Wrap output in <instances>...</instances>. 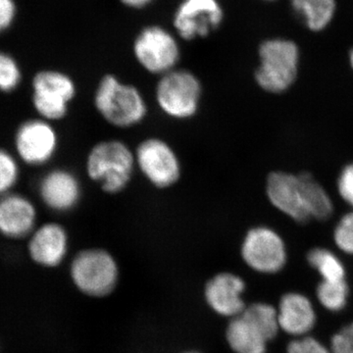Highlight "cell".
<instances>
[{"label": "cell", "mask_w": 353, "mask_h": 353, "mask_svg": "<svg viewBox=\"0 0 353 353\" xmlns=\"http://www.w3.org/2000/svg\"><path fill=\"white\" fill-rule=\"evenodd\" d=\"M259 66L255 81L271 94H281L296 82L301 63V48L292 39H265L259 48Z\"/></svg>", "instance_id": "6da1fadb"}, {"label": "cell", "mask_w": 353, "mask_h": 353, "mask_svg": "<svg viewBox=\"0 0 353 353\" xmlns=\"http://www.w3.org/2000/svg\"><path fill=\"white\" fill-rule=\"evenodd\" d=\"M94 104L102 117L116 127H131L145 118L146 105L132 85L121 83L116 77L101 79L95 92Z\"/></svg>", "instance_id": "7a4b0ae2"}, {"label": "cell", "mask_w": 353, "mask_h": 353, "mask_svg": "<svg viewBox=\"0 0 353 353\" xmlns=\"http://www.w3.org/2000/svg\"><path fill=\"white\" fill-rule=\"evenodd\" d=\"M134 164V155L125 143L103 141L88 153L87 171L92 181L101 183L103 190L116 194L131 180Z\"/></svg>", "instance_id": "3957f363"}, {"label": "cell", "mask_w": 353, "mask_h": 353, "mask_svg": "<svg viewBox=\"0 0 353 353\" xmlns=\"http://www.w3.org/2000/svg\"><path fill=\"white\" fill-rule=\"evenodd\" d=\"M76 92L75 83L63 72L57 70L38 72L32 78L31 97L37 117L51 123L64 119Z\"/></svg>", "instance_id": "277c9868"}, {"label": "cell", "mask_w": 353, "mask_h": 353, "mask_svg": "<svg viewBox=\"0 0 353 353\" xmlns=\"http://www.w3.org/2000/svg\"><path fill=\"white\" fill-rule=\"evenodd\" d=\"M59 138L52 123L32 118L23 121L14 132V153L26 166L39 168L55 157Z\"/></svg>", "instance_id": "5b68a950"}, {"label": "cell", "mask_w": 353, "mask_h": 353, "mask_svg": "<svg viewBox=\"0 0 353 353\" xmlns=\"http://www.w3.org/2000/svg\"><path fill=\"white\" fill-rule=\"evenodd\" d=\"M70 271L74 284L88 296H108L117 284V264L105 250L79 252L72 261Z\"/></svg>", "instance_id": "8992f818"}, {"label": "cell", "mask_w": 353, "mask_h": 353, "mask_svg": "<svg viewBox=\"0 0 353 353\" xmlns=\"http://www.w3.org/2000/svg\"><path fill=\"white\" fill-rule=\"evenodd\" d=\"M201 95V82L188 70L174 69L164 74L157 88L160 108L178 119H187L196 113Z\"/></svg>", "instance_id": "52a82bcc"}, {"label": "cell", "mask_w": 353, "mask_h": 353, "mask_svg": "<svg viewBox=\"0 0 353 353\" xmlns=\"http://www.w3.org/2000/svg\"><path fill=\"white\" fill-rule=\"evenodd\" d=\"M134 53L146 71L164 75L178 63L180 46L170 32L159 26H150L137 37Z\"/></svg>", "instance_id": "ba28073f"}, {"label": "cell", "mask_w": 353, "mask_h": 353, "mask_svg": "<svg viewBox=\"0 0 353 353\" xmlns=\"http://www.w3.org/2000/svg\"><path fill=\"white\" fill-rule=\"evenodd\" d=\"M241 255L250 268L264 274L277 273L287 262L284 241L266 227L253 228L246 234Z\"/></svg>", "instance_id": "9c48e42d"}, {"label": "cell", "mask_w": 353, "mask_h": 353, "mask_svg": "<svg viewBox=\"0 0 353 353\" xmlns=\"http://www.w3.org/2000/svg\"><path fill=\"white\" fill-rule=\"evenodd\" d=\"M224 19L218 0H183L174 15L173 24L185 41L205 38L216 31Z\"/></svg>", "instance_id": "30bf717a"}, {"label": "cell", "mask_w": 353, "mask_h": 353, "mask_svg": "<svg viewBox=\"0 0 353 353\" xmlns=\"http://www.w3.org/2000/svg\"><path fill=\"white\" fill-rule=\"evenodd\" d=\"M136 158L139 169L155 187H170L180 178L178 158L161 139H150L141 143Z\"/></svg>", "instance_id": "8fae6325"}, {"label": "cell", "mask_w": 353, "mask_h": 353, "mask_svg": "<svg viewBox=\"0 0 353 353\" xmlns=\"http://www.w3.org/2000/svg\"><path fill=\"white\" fill-rule=\"evenodd\" d=\"M38 225V208L29 196L15 190L0 196V236L27 240Z\"/></svg>", "instance_id": "7c38bea8"}, {"label": "cell", "mask_w": 353, "mask_h": 353, "mask_svg": "<svg viewBox=\"0 0 353 353\" xmlns=\"http://www.w3.org/2000/svg\"><path fill=\"white\" fill-rule=\"evenodd\" d=\"M267 196L276 208L296 222L306 223L311 219L299 175L273 172L267 179Z\"/></svg>", "instance_id": "4fadbf2b"}, {"label": "cell", "mask_w": 353, "mask_h": 353, "mask_svg": "<svg viewBox=\"0 0 353 353\" xmlns=\"http://www.w3.org/2000/svg\"><path fill=\"white\" fill-rule=\"evenodd\" d=\"M41 203L53 212H68L81 199V185L77 176L66 169H52L44 173L37 183Z\"/></svg>", "instance_id": "5bb4252c"}, {"label": "cell", "mask_w": 353, "mask_h": 353, "mask_svg": "<svg viewBox=\"0 0 353 353\" xmlns=\"http://www.w3.org/2000/svg\"><path fill=\"white\" fill-rule=\"evenodd\" d=\"M66 229L57 222L39 224L27 239V252L32 262L41 267L59 266L68 252Z\"/></svg>", "instance_id": "9a60e30c"}, {"label": "cell", "mask_w": 353, "mask_h": 353, "mask_svg": "<svg viewBox=\"0 0 353 353\" xmlns=\"http://www.w3.org/2000/svg\"><path fill=\"white\" fill-rule=\"evenodd\" d=\"M245 289V282L239 276L231 273L218 274L206 285V301L218 314L236 317L246 307L241 299Z\"/></svg>", "instance_id": "2e32d148"}, {"label": "cell", "mask_w": 353, "mask_h": 353, "mask_svg": "<svg viewBox=\"0 0 353 353\" xmlns=\"http://www.w3.org/2000/svg\"><path fill=\"white\" fill-rule=\"evenodd\" d=\"M280 330L290 336H306L316 324V312L310 299L299 292H289L281 299L277 309Z\"/></svg>", "instance_id": "e0dca14e"}, {"label": "cell", "mask_w": 353, "mask_h": 353, "mask_svg": "<svg viewBox=\"0 0 353 353\" xmlns=\"http://www.w3.org/2000/svg\"><path fill=\"white\" fill-rule=\"evenodd\" d=\"M292 15L307 31L319 34L333 24L336 12V0H290Z\"/></svg>", "instance_id": "ac0fdd59"}, {"label": "cell", "mask_w": 353, "mask_h": 353, "mask_svg": "<svg viewBox=\"0 0 353 353\" xmlns=\"http://www.w3.org/2000/svg\"><path fill=\"white\" fill-rule=\"evenodd\" d=\"M227 341L236 353H265L270 341L259 325L243 313L234 317L230 323Z\"/></svg>", "instance_id": "d6986e66"}, {"label": "cell", "mask_w": 353, "mask_h": 353, "mask_svg": "<svg viewBox=\"0 0 353 353\" xmlns=\"http://www.w3.org/2000/svg\"><path fill=\"white\" fill-rule=\"evenodd\" d=\"M305 190L306 202L311 218L324 221L333 213V203L326 190L307 172L299 174Z\"/></svg>", "instance_id": "ffe728a7"}, {"label": "cell", "mask_w": 353, "mask_h": 353, "mask_svg": "<svg viewBox=\"0 0 353 353\" xmlns=\"http://www.w3.org/2000/svg\"><path fill=\"white\" fill-rule=\"evenodd\" d=\"M307 261L316 269L324 281L345 280V269L343 262L326 248H313L307 254Z\"/></svg>", "instance_id": "44dd1931"}, {"label": "cell", "mask_w": 353, "mask_h": 353, "mask_svg": "<svg viewBox=\"0 0 353 353\" xmlns=\"http://www.w3.org/2000/svg\"><path fill=\"white\" fill-rule=\"evenodd\" d=\"M316 294L318 301L323 307L333 312H338L347 305L350 288L347 280H322L318 285Z\"/></svg>", "instance_id": "7402d4cb"}, {"label": "cell", "mask_w": 353, "mask_h": 353, "mask_svg": "<svg viewBox=\"0 0 353 353\" xmlns=\"http://www.w3.org/2000/svg\"><path fill=\"white\" fill-rule=\"evenodd\" d=\"M21 176V162L15 153L0 148V196L15 190Z\"/></svg>", "instance_id": "603a6c76"}, {"label": "cell", "mask_w": 353, "mask_h": 353, "mask_svg": "<svg viewBox=\"0 0 353 353\" xmlns=\"http://www.w3.org/2000/svg\"><path fill=\"white\" fill-rule=\"evenodd\" d=\"M22 70L15 58L0 51V92L11 94L22 82Z\"/></svg>", "instance_id": "cb8c5ba5"}, {"label": "cell", "mask_w": 353, "mask_h": 353, "mask_svg": "<svg viewBox=\"0 0 353 353\" xmlns=\"http://www.w3.org/2000/svg\"><path fill=\"white\" fill-rule=\"evenodd\" d=\"M334 239L340 250L353 255V212L341 218L334 229Z\"/></svg>", "instance_id": "d4e9b609"}, {"label": "cell", "mask_w": 353, "mask_h": 353, "mask_svg": "<svg viewBox=\"0 0 353 353\" xmlns=\"http://www.w3.org/2000/svg\"><path fill=\"white\" fill-rule=\"evenodd\" d=\"M287 353H331L322 343L312 336H304L290 341Z\"/></svg>", "instance_id": "484cf974"}, {"label": "cell", "mask_w": 353, "mask_h": 353, "mask_svg": "<svg viewBox=\"0 0 353 353\" xmlns=\"http://www.w3.org/2000/svg\"><path fill=\"white\" fill-rule=\"evenodd\" d=\"M330 352L353 353V322L334 334Z\"/></svg>", "instance_id": "4316f807"}, {"label": "cell", "mask_w": 353, "mask_h": 353, "mask_svg": "<svg viewBox=\"0 0 353 353\" xmlns=\"http://www.w3.org/2000/svg\"><path fill=\"white\" fill-rule=\"evenodd\" d=\"M338 189L341 199L353 206V164L347 165L341 172L338 180Z\"/></svg>", "instance_id": "83f0119b"}, {"label": "cell", "mask_w": 353, "mask_h": 353, "mask_svg": "<svg viewBox=\"0 0 353 353\" xmlns=\"http://www.w3.org/2000/svg\"><path fill=\"white\" fill-rule=\"evenodd\" d=\"M16 4L14 0H0V32L6 31L16 17Z\"/></svg>", "instance_id": "f1b7e54d"}, {"label": "cell", "mask_w": 353, "mask_h": 353, "mask_svg": "<svg viewBox=\"0 0 353 353\" xmlns=\"http://www.w3.org/2000/svg\"><path fill=\"white\" fill-rule=\"evenodd\" d=\"M124 6L131 7V8L141 9L143 7L150 6L152 0H120Z\"/></svg>", "instance_id": "f546056e"}, {"label": "cell", "mask_w": 353, "mask_h": 353, "mask_svg": "<svg viewBox=\"0 0 353 353\" xmlns=\"http://www.w3.org/2000/svg\"><path fill=\"white\" fill-rule=\"evenodd\" d=\"M348 62H350V67H352L353 71V46L350 48V52H348Z\"/></svg>", "instance_id": "4dcf8cb0"}, {"label": "cell", "mask_w": 353, "mask_h": 353, "mask_svg": "<svg viewBox=\"0 0 353 353\" xmlns=\"http://www.w3.org/2000/svg\"><path fill=\"white\" fill-rule=\"evenodd\" d=\"M262 1L274 2V1H277V0H262Z\"/></svg>", "instance_id": "1f68e13d"}, {"label": "cell", "mask_w": 353, "mask_h": 353, "mask_svg": "<svg viewBox=\"0 0 353 353\" xmlns=\"http://www.w3.org/2000/svg\"><path fill=\"white\" fill-rule=\"evenodd\" d=\"M187 353H197V352H187Z\"/></svg>", "instance_id": "d6a6232c"}]
</instances>
